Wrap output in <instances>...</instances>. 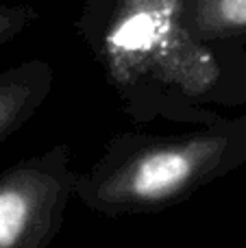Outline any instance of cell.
Listing matches in <instances>:
<instances>
[{
  "instance_id": "6da1fadb",
  "label": "cell",
  "mask_w": 246,
  "mask_h": 248,
  "mask_svg": "<svg viewBox=\"0 0 246 248\" xmlns=\"http://www.w3.org/2000/svg\"><path fill=\"white\" fill-rule=\"evenodd\" d=\"M105 81L138 124H209L222 65L181 22V0H92L78 22Z\"/></svg>"
},
{
  "instance_id": "7a4b0ae2",
  "label": "cell",
  "mask_w": 246,
  "mask_h": 248,
  "mask_svg": "<svg viewBox=\"0 0 246 248\" xmlns=\"http://www.w3.org/2000/svg\"><path fill=\"white\" fill-rule=\"evenodd\" d=\"M246 166V113L161 135L122 131L81 172L77 201L105 218L153 216Z\"/></svg>"
},
{
  "instance_id": "3957f363",
  "label": "cell",
  "mask_w": 246,
  "mask_h": 248,
  "mask_svg": "<svg viewBox=\"0 0 246 248\" xmlns=\"http://www.w3.org/2000/svg\"><path fill=\"white\" fill-rule=\"evenodd\" d=\"M81 172L68 144L11 163L0 172V248H50L77 201Z\"/></svg>"
},
{
  "instance_id": "277c9868",
  "label": "cell",
  "mask_w": 246,
  "mask_h": 248,
  "mask_svg": "<svg viewBox=\"0 0 246 248\" xmlns=\"http://www.w3.org/2000/svg\"><path fill=\"white\" fill-rule=\"evenodd\" d=\"M52 87L55 70L42 59L24 61L0 72V144L42 109Z\"/></svg>"
},
{
  "instance_id": "5b68a950",
  "label": "cell",
  "mask_w": 246,
  "mask_h": 248,
  "mask_svg": "<svg viewBox=\"0 0 246 248\" xmlns=\"http://www.w3.org/2000/svg\"><path fill=\"white\" fill-rule=\"evenodd\" d=\"M181 22L212 48L246 42V0H183Z\"/></svg>"
},
{
  "instance_id": "8992f818",
  "label": "cell",
  "mask_w": 246,
  "mask_h": 248,
  "mask_svg": "<svg viewBox=\"0 0 246 248\" xmlns=\"http://www.w3.org/2000/svg\"><path fill=\"white\" fill-rule=\"evenodd\" d=\"M218 59L222 65L220 81L212 96V107L238 109L246 107V50L244 44L218 46Z\"/></svg>"
},
{
  "instance_id": "52a82bcc",
  "label": "cell",
  "mask_w": 246,
  "mask_h": 248,
  "mask_svg": "<svg viewBox=\"0 0 246 248\" xmlns=\"http://www.w3.org/2000/svg\"><path fill=\"white\" fill-rule=\"evenodd\" d=\"M37 13L31 7H7L0 4V46L11 42L22 33L26 26L33 24Z\"/></svg>"
},
{
  "instance_id": "ba28073f",
  "label": "cell",
  "mask_w": 246,
  "mask_h": 248,
  "mask_svg": "<svg viewBox=\"0 0 246 248\" xmlns=\"http://www.w3.org/2000/svg\"><path fill=\"white\" fill-rule=\"evenodd\" d=\"M181 2H183V0H181Z\"/></svg>"
}]
</instances>
